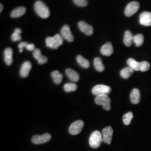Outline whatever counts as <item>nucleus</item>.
<instances>
[{
	"mask_svg": "<svg viewBox=\"0 0 151 151\" xmlns=\"http://www.w3.org/2000/svg\"><path fill=\"white\" fill-rule=\"evenodd\" d=\"M28 44L27 42H22L20 43L18 45V47L20 49V52L22 53V51H23V48H26V47L27 46V45Z\"/></svg>",
	"mask_w": 151,
	"mask_h": 151,
	"instance_id": "2f4dec72",
	"label": "nucleus"
},
{
	"mask_svg": "<svg viewBox=\"0 0 151 151\" xmlns=\"http://www.w3.org/2000/svg\"><path fill=\"white\" fill-rule=\"evenodd\" d=\"M63 43V38L61 35L56 34L53 37H48L46 39L47 46L52 49H57Z\"/></svg>",
	"mask_w": 151,
	"mask_h": 151,
	"instance_id": "f03ea898",
	"label": "nucleus"
},
{
	"mask_svg": "<svg viewBox=\"0 0 151 151\" xmlns=\"http://www.w3.org/2000/svg\"><path fill=\"white\" fill-rule=\"evenodd\" d=\"M103 135V142L110 145L111 143V139L113 135V129L111 127H107L104 128L102 131Z\"/></svg>",
	"mask_w": 151,
	"mask_h": 151,
	"instance_id": "1a4fd4ad",
	"label": "nucleus"
},
{
	"mask_svg": "<svg viewBox=\"0 0 151 151\" xmlns=\"http://www.w3.org/2000/svg\"><path fill=\"white\" fill-rule=\"evenodd\" d=\"M133 37L129 30H127L124 34V43L127 47H130L133 42Z\"/></svg>",
	"mask_w": 151,
	"mask_h": 151,
	"instance_id": "aec40b11",
	"label": "nucleus"
},
{
	"mask_svg": "<svg viewBox=\"0 0 151 151\" xmlns=\"http://www.w3.org/2000/svg\"><path fill=\"white\" fill-rule=\"evenodd\" d=\"M34 9L38 15L43 19H47L50 15L48 7L41 1H38L35 3Z\"/></svg>",
	"mask_w": 151,
	"mask_h": 151,
	"instance_id": "f257e3e1",
	"label": "nucleus"
},
{
	"mask_svg": "<svg viewBox=\"0 0 151 151\" xmlns=\"http://www.w3.org/2000/svg\"><path fill=\"white\" fill-rule=\"evenodd\" d=\"M93 63H94V66H95V69L98 72H103L105 70V67L103 65L102 60L100 58H99V57L95 58L94 61H93Z\"/></svg>",
	"mask_w": 151,
	"mask_h": 151,
	"instance_id": "393cba45",
	"label": "nucleus"
},
{
	"mask_svg": "<svg viewBox=\"0 0 151 151\" xmlns=\"http://www.w3.org/2000/svg\"><path fill=\"white\" fill-rule=\"evenodd\" d=\"M103 142V135L98 131H94L89 138V145L93 148H99Z\"/></svg>",
	"mask_w": 151,
	"mask_h": 151,
	"instance_id": "7ed1b4c3",
	"label": "nucleus"
},
{
	"mask_svg": "<svg viewBox=\"0 0 151 151\" xmlns=\"http://www.w3.org/2000/svg\"><path fill=\"white\" fill-rule=\"evenodd\" d=\"M111 92V88L104 85H97L93 87L92 92L93 95L97 96L100 95H108Z\"/></svg>",
	"mask_w": 151,
	"mask_h": 151,
	"instance_id": "0eeeda50",
	"label": "nucleus"
},
{
	"mask_svg": "<svg viewBox=\"0 0 151 151\" xmlns=\"http://www.w3.org/2000/svg\"><path fill=\"white\" fill-rule=\"evenodd\" d=\"M32 55L36 60H38V63L40 65H43L48 62V58L45 56L42 55L41 51L39 49H35L33 51Z\"/></svg>",
	"mask_w": 151,
	"mask_h": 151,
	"instance_id": "4468645a",
	"label": "nucleus"
},
{
	"mask_svg": "<svg viewBox=\"0 0 151 151\" xmlns=\"http://www.w3.org/2000/svg\"><path fill=\"white\" fill-rule=\"evenodd\" d=\"M15 32H16V33H17V34H20L21 33H22V30L20 29H19V28H16V29L15 30Z\"/></svg>",
	"mask_w": 151,
	"mask_h": 151,
	"instance_id": "72a5a7b5",
	"label": "nucleus"
},
{
	"mask_svg": "<svg viewBox=\"0 0 151 151\" xmlns=\"http://www.w3.org/2000/svg\"><path fill=\"white\" fill-rule=\"evenodd\" d=\"M95 102L99 105H102L104 110L109 111L111 109V100L108 95H100L95 97Z\"/></svg>",
	"mask_w": 151,
	"mask_h": 151,
	"instance_id": "20e7f679",
	"label": "nucleus"
},
{
	"mask_svg": "<svg viewBox=\"0 0 151 151\" xmlns=\"http://www.w3.org/2000/svg\"><path fill=\"white\" fill-rule=\"evenodd\" d=\"M0 6H1V9H0V12H1L2 10H3V8H4V6L2 5V4H1V5H0Z\"/></svg>",
	"mask_w": 151,
	"mask_h": 151,
	"instance_id": "f704fd0d",
	"label": "nucleus"
},
{
	"mask_svg": "<svg viewBox=\"0 0 151 151\" xmlns=\"http://www.w3.org/2000/svg\"><path fill=\"white\" fill-rule=\"evenodd\" d=\"M52 136L49 133H45L42 135H34L32 142L35 145H40L47 143L51 139Z\"/></svg>",
	"mask_w": 151,
	"mask_h": 151,
	"instance_id": "6e6552de",
	"label": "nucleus"
},
{
	"mask_svg": "<svg viewBox=\"0 0 151 151\" xmlns=\"http://www.w3.org/2000/svg\"><path fill=\"white\" fill-rule=\"evenodd\" d=\"M78 27L82 32H84L87 36H90L93 34V27L91 25L83 21L78 22Z\"/></svg>",
	"mask_w": 151,
	"mask_h": 151,
	"instance_id": "f8f14e48",
	"label": "nucleus"
},
{
	"mask_svg": "<svg viewBox=\"0 0 151 151\" xmlns=\"http://www.w3.org/2000/svg\"><path fill=\"white\" fill-rule=\"evenodd\" d=\"M133 118V114L132 113V112L129 111L125 114L123 117L124 124L126 125H129Z\"/></svg>",
	"mask_w": 151,
	"mask_h": 151,
	"instance_id": "bb28decb",
	"label": "nucleus"
},
{
	"mask_svg": "<svg viewBox=\"0 0 151 151\" xmlns=\"http://www.w3.org/2000/svg\"><path fill=\"white\" fill-rule=\"evenodd\" d=\"M139 20L141 25L146 27L151 25V12L145 11L142 12L139 16Z\"/></svg>",
	"mask_w": 151,
	"mask_h": 151,
	"instance_id": "9b49d317",
	"label": "nucleus"
},
{
	"mask_svg": "<svg viewBox=\"0 0 151 151\" xmlns=\"http://www.w3.org/2000/svg\"><path fill=\"white\" fill-rule=\"evenodd\" d=\"M27 9L24 7H19L14 9L11 12V16L13 18H17L22 16L25 14Z\"/></svg>",
	"mask_w": 151,
	"mask_h": 151,
	"instance_id": "a211bd4d",
	"label": "nucleus"
},
{
	"mask_svg": "<svg viewBox=\"0 0 151 151\" xmlns=\"http://www.w3.org/2000/svg\"><path fill=\"white\" fill-rule=\"evenodd\" d=\"M77 61L78 63L81 65L82 67L85 68H88L90 67V62L88 60L84 58L81 55H78L77 57Z\"/></svg>",
	"mask_w": 151,
	"mask_h": 151,
	"instance_id": "b1692460",
	"label": "nucleus"
},
{
	"mask_svg": "<svg viewBox=\"0 0 151 151\" xmlns=\"http://www.w3.org/2000/svg\"><path fill=\"white\" fill-rule=\"evenodd\" d=\"M133 42L137 47H140L143 44L144 42L143 35L140 34L135 35L133 37Z\"/></svg>",
	"mask_w": 151,
	"mask_h": 151,
	"instance_id": "a878e982",
	"label": "nucleus"
},
{
	"mask_svg": "<svg viewBox=\"0 0 151 151\" xmlns=\"http://www.w3.org/2000/svg\"><path fill=\"white\" fill-rule=\"evenodd\" d=\"M113 47L111 43L108 42L105 44L101 47L100 52L103 55L110 56L113 53Z\"/></svg>",
	"mask_w": 151,
	"mask_h": 151,
	"instance_id": "2eb2a0df",
	"label": "nucleus"
},
{
	"mask_svg": "<svg viewBox=\"0 0 151 151\" xmlns=\"http://www.w3.org/2000/svg\"><path fill=\"white\" fill-rule=\"evenodd\" d=\"M22 39V37L19 34H17L16 32H14L12 35H11V40L13 42H17V41H19Z\"/></svg>",
	"mask_w": 151,
	"mask_h": 151,
	"instance_id": "7c9ffc66",
	"label": "nucleus"
},
{
	"mask_svg": "<svg viewBox=\"0 0 151 151\" xmlns=\"http://www.w3.org/2000/svg\"><path fill=\"white\" fill-rule=\"evenodd\" d=\"M32 64L30 62L27 61L25 62L22 65L20 70V75L22 77H27L29 75V72L32 69Z\"/></svg>",
	"mask_w": 151,
	"mask_h": 151,
	"instance_id": "ddd939ff",
	"label": "nucleus"
},
{
	"mask_svg": "<svg viewBox=\"0 0 151 151\" xmlns=\"http://www.w3.org/2000/svg\"><path fill=\"white\" fill-rule=\"evenodd\" d=\"M60 34L63 39L67 40L69 42H72L74 40V37L70 32V28L67 25H65L61 29Z\"/></svg>",
	"mask_w": 151,
	"mask_h": 151,
	"instance_id": "9d476101",
	"label": "nucleus"
},
{
	"mask_svg": "<svg viewBox=\"0 0 151 151\" xmlns=\"http://www.w3.org/2000/svg\"><path fill=\"white\" fill-rule=\"evenodd\" d=\"M65 73L72 81L77 82L80 79V76L77 72L70 68L67 69L65 70Z\"/></svg>",
	"mask_w": 151,
	"mask_h": 151,
	"instance_id": "6ab92c4d",
	"label": "nucleus"
},
{
	"mask_svg": "<svg viewBox=\"0 0 151 151\" xmlns=\"http://www.w3.org/2000/svg\"><path fill=\"white\" fill-rule=\"evenodd\" d=\"M127 64L130 68L134 70H139L140 62H137L133 58H129L127 60Z\"/></svg>",
	"mask_w": 151,
	"mask_h": 151,
	"instance_id": "5701e85b",
	"label": "nucleus"
},
{
	"mask_svg": "<svg viewBox=\"0 0 151 151\" xmlns=\"http://www.w3.org/2000/svg\"><path fill=\"white\" fill-rule=\"evenodd\" d=\"M130 101L133 104H138L140 101V91L137 88H134L130 95Z\"/></svg>",
	"mask_w": 151,
	"mask_h": 151,
	"instance_id": "dca6fc26",
	"label": "nucleus"
},
{
	"mask_svg": "<svg viewBox=\"0 0 151 151\" xmlns=\"http://www.w3.org/2000/svg\"><path fill=\"white\" fill-rule=\"evenodd\" d=\"M52 77L55 84H60L62 82L63 78V75L60 73L58 70H54L51 73Z\"/></svg>",
	"mask_w": 151,
	"mask_h": 151,
	"instance_id": "4be33fe9",
	"label": "nucleus"
},
{
	"mask_svg": "<svg viewBox=\"0 0 151 151\" xmlns=\"http://www.w3.org/2000/svg\"><path fill=\"white\" fill-rule=\"evenodd\" d=\"M13 51L11 48H7L4 52V60L6 64L8 65H12L13 59H12Z\"/></svg>",
	"mask_w": 151,
	"mask_h": 151,
	"instance_id": "f3484780",
	"label": "nucleus"
},
{
	"mask_svg": "<svg viewBox=\"0 0 151 151\" xmlns=\"http://www.w3.org/2000/svg\"><path fill=\"white\" fill-rule=\"evenodd\" d=\"M139 4L137 1H133L129 3L125 7L124 13L125 16L130 17L134 15L139 9Z\"/></svg>",
	"mask_w": 151,
	"mask_h": 151,
	"instance_id": "39448f33",
	"label": "nucleus"
},
{
	"mask_svg": "<svg viewBox=\"0 0 151 151\" xmlns=\"http://www.w3.org/2000/svg\"><path fill=\"white\" fill-rule=\"evenodd\" d=\"M77 88V86L75 83H67L65 84L64 86V90L65 91L67 92H70L75 91Z\"/></svg>",
	"mask_w": 151,
	"mask_h": 151,
	"instance_id": "cd10ccee",
	"label": "nucleus"
},
{
	"mask_svg": "<svg viewBox=\"0 0 151 151\" xmlns=\"http://www.w3.org/2000/svg\"><path fill=\"white\" fill-rule=\"evenodd\" d=\"M26 48L29 51H32V50L34 51L35 49V45L33 44H28L27 46L26 47Z\"/></svg>",
	"mask_w": 151,
	"mask_h": 151,
	"instance_id": "473e14b6",
	"label": "nucleus"
},
{
	"mask_svg": "<svg viewBox=\"0 0 151 151\" xmlns=\"http://www.w3.org/2000/svg\"><path fill=\"white\" fill-rule=\"evenodd\" d=\"M134 70H133L132 68H130V67H125L124 69L120 71V76L122 78L127 79L129 78L130 76L132 75L133 72H134Z\"/></svg>",
	"mask_w": 151,
	"mask_h": 151,
	"instance_id": "412c9836",
	"label": "nucleus"
},
{
	"mask_svg": "<svg viewBox=\"0 0 151 151\" xmlns=\"http://www.w3.org/2000/svg\"><path fill=\"white\" fill-rule=\"evenodd\" d=\"M73 2L76 5L81 7L86 6L88 4V2L87 0H73Z\"/></svg>",
	"mask_w": 151,
	"mask_h": 151,
	"instance_id": "c756f323",
	"label": "nucleus"
},
{
	"mask_svg": "<svg viewBox=\"0 0 151 151\" xmlns=\"http://www.w3.org/2000/svg\"><path fill=\"white\" fill-rule=\"evenodd\" d=\"M83 126L84 123L82 120H77L70 125L69 128V133L72 135H77L82 131Z\"/></svg>",
	"mask_w": 151,
	"mask_h": 151,
	"instance_id": "423d86ee",
	"label": "nucleus"
},
{
	"mask_svg": "<svg viewBox=\"0 0 151 151\" xmlns=\"http://www.w3.org/2000/svg\"><path fill=\"white\" fill-rule=\"evenodd\" d=\"M151 67V65L149 63V62L147 61H143L140 62V67L139 70L142 72H146L149 70Z\"/></svg>",
	"mask_w": 151,
	"mask_h": 151,
	"instance_id": "c85d7f7f",
	"label": "nucleus"
}]
</instances>
